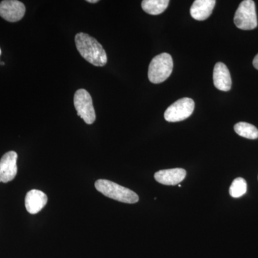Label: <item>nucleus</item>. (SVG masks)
<instances>
[{"instance_id": "f257e3e1", "label": "nucleus", "mask_w": 258, "mask_h": 258, "mask_svg": "<svg viewBox=\"0 0 258 258\" xmlns=\"http://www.w3.org/2000/svg\"><path fill=\"white\" fill-rule=\"evenodd\" d=\"M75 42L80 54L88 62L97 67H102L107 63L106 51L94 37L80 32L76 35Z\"/></svg>"}, {"instance_id": "f03ea898", "label": "nucleus", "mask_w": 258, "mask_h": 258, "mask_svg": "<svg viewBox=\"0 0 258 258\" xmlns=\"http://www.w3.org/2000/svg\"><path fill=\"white\" fill-rule=\"evenodd\" d=\"M95 186L105 196L120 203L134 204L139 202V196L134 191L109 180H98L95 183Z\"/></svg>"}, {"instance_id": "7ed1b4c3", "label": "nucleus", "mask_w": 258, "mask_h": 258, "mask_svg": "<svg viewBox=\"0 0 258 258\" xmlns=\"http://www.w3.org/2000/svg\"><path fill=\"white\" fill-rule=\"evenodd\" d=\"M172 57L168 53L159 54L151 61L148 77L152 83H161L171 76L173 71Z\"/></svg>"}, {"instance_id": "20e7f679", "label": "nucleus", "mask_w": 258, "mask_h": 258, "mask_svg": "<svg viewBox=\"0 0 258 258\" xmlns=\"http://www.w3.org/2000/svg\"><path fill=\"white\" fill-rule=\"evenodd\" d=\"M234 23L241 30H250L257 28V18L254 1L244 0L240 3L236 11Z\"/></svg>"}, {"instance_id": "39448f33", "label": "nucleus", "mask_w": 258, "mask_h": 258, "mask_svg": "<svg viewBox=\"0 0 258 258\" xmlns=\"http://www.w3.org/2000/svg\"><path fill=\"white\" fill-rule=\"evenodd\" d=\"M74 102L78 115L87 124L94 123L96 118V111L90 93L85 89L78 90L75 93Z\"/></svg>"}, {"instance_id": "423d86ee", "label": "nucleus", "mask_w": 258, "mask_h": 258, "mask_svg": "<svg viewBox=\"0 0 258 258\" xmlns=\"http://www.w3.org/2000/svg\"><path fill=\"white\" fill-rule=\"evenodd\" d=\"M195 102L191 98H183L174 102L164 113V118L168 122H179L186 119L192 114Z\"/></svg>"}, {"instance_id": "0eeeda50", "label": "nucleus", "mask_w": 258, "mask_h": 258, "mask_svg": "<svg viewBox=\"0 0 258 258\" xmlns=\"http://www.w3.org/2000/svg\"><path fill=\"white\" fill-rule=\"evenodd\" d=\"M25 10V5L17 0H5L0 3V16L10 23L21 20Z\"/></svg>"}, {"instance_id": "6e6552de", "label": "nucleus", "mask_w": 258, "mask_h": 258, "mask_svg": "<svg viewBox=\"0 0 258 258\" xmlns=\"http://www.w3.org/2000/svg\"><path fill=\"white\" fill-rule=\"evenodd\" d=\"M18 154L9 152L0 160V182L8 183L15 179L18 173Z\"/></svg>"}, {"instance_id": "1a4fd4ad", "label": "nucleus", "mask_w": 258, "mask_h": 258, "mask_svg": "<svg viewBox=\"0 0 258 258\" xmlns=\"http://www.w3.org/2000/svg\"><path fill=\"white\" fill-rule=\"evenodd\" d=\"M186 175V171L184 169L176 168L157 171L154 174V179L161 184L174 186L181 182Z\"/></svg>"}, {"instance_id": "9d476101", "label": "nucleus", "mask_w": 258, "mask_h": 258, "mask_svg": "<svg viewBox=\"0 0 258 258\" xmlns=\"http://www.w3.org/2000/svg\"><path fill=\"white\" fill-rule=\"evenodd\" d=\"M214 85L217 89L228 91L232 86V79L230 71L223 62H219L215 64L213 72Z\"/></svg>"}, {"instance_id": "9b49d317", "label": "nucleus", "mask_w": 258, "mask_h": 258, "mask_svg": "<svg viewBox=\"0 0 258 258\" xmlns=\"http://www.w3.org/2000/svg\"><path fill=\"white\" fill-rule=\"evenodd\" d=\"M47 203V195L40 190H31L27 194L25 198V208L27 211L32 215L41 211Z\"/></svg>"}, {"instance_id": "f8f14e48", "label": "nucleus", "mask_w": 258, "mask_h": 258, "mask_svg": "<svg viewBox=\"0 0 258 258\" xmlns=\"http://www.w3.org/2000/svg\"><path fill=\"white\" fill-rule=\"evenodd\" d=\"M215 4V0H195L190 9V14L195 20L203 21L212 14Z\"/></svg>"}, {"instance_id": "ddd939ff", "label": "nucleus", "mask_w": 258, "mask_h": 258, "mask_svg": "<svg viewBox=\"0 0 258 258\" xmlns=\"http://www.w3.org/2000/svg\"><path fill=\"white\" fill-rule=\"evenodd\" d=\"M169 3V0H144L142 7L148 14L158 15L165 11Z\"/></svg>"}, {"instance_id": "4468645a", "label": "nucleus", "mask_w": 258, "mask_h": 258, "mask_svg": "<svg viewBox=\"0 0 258 258\" xmlns=\"http://www.w3.org/2000/svg\"><path fill=\"white\" fill-rule=\"evenodd\" d=\"M235 132L240 137L248 139L258 138V129L254 125L246 122H239L234 126Z\"/></svg>"}, {"instance_id": "2eb2a0df", "label": "nucleus", "mask_w": 258, "mask_h": 258, "mask_svg": "<svg viewBox=\"0 0 258 258\" xmlns=\"http://www.w3.org/2000/svg\"><path fill=\"white\" fill-rule=\"evenodd\" d=\"M247 185L243 178H237L232 181L230 187V195L232 198H239L247 192Z\"/></svg>"}, {"instance_id": "dca6fc26", "label": "nucleus", "mask_w": 258, "mask_h": 258, "mask_svg": "<svg viewBox=\"0 0 258 258\" xmlns=\"http://www.w3.org/2000/svg\"><path fill=\"white\" fill-rule=\"evenodd\" d=\"M252 63H253L254 67L256 69L258 70V54L255 56V57H254Z\"/></svg>"}, {"instance_id": "f3484780", "label": "nucleus", "mask_w": 258, "mask_h": 258, "mask_svg": "<svg viewBox=\"0 0 258 258\" xmlns=\"http://www.w3.org/2000/svg\"><path fill=\"white\" fill-rule=\"evenodd\" d=\"M88 3H98V0H88Z\"/></svg>"}, {"instance_id": "a211bd4d", "label": "nucleus", "mask_w": 258, "mask_h": 258, "mask_svg": "<svg viewBox=\"0 0 258 258\" xmlns=\"http://www.w3.org/2000/svg\"><path fill=\"white\" fill-rule=\"evenodd\" d=\"M1 54H2V51H1V48H0V55H1Z\"/></svg>"}]
</instances>
